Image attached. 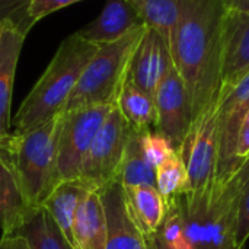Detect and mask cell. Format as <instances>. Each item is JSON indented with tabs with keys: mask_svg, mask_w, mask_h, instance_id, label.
Instances as JSON below:
<instances>
[{
	"mask_svg": "<svg viewBox=\"0 0 249 249\" xmlns=\"http://www.w3.org/2000/svg\"><path fill=\"white\" fill-rule=\"evenodd\" d=\"M226 12L225 0H179L169 48L193 121L217 105Z\"/></svg>",
	"mask_w": 249,
	"mask_h": 249,
	"instance_id": "1",
	"label": "cell"
},
{
	"mask_svg": "<svg viewBox=\"0 0 249 249\" xmlns=\"http://www.w3.org/2000/svg\"><path fill=\"white\" fill-rule=\"evenodd\" d=\"M242 165L231 175L216 177L201 191H184L166 200L165 219L152 236L155 248L239 249L236 226Z\"/></svg>",
	"mask_w": 249,
	"mask_h": 249,
	"instance_id": "2",
	"label": "cell"
},
{
	"mask_svg": "<svg viewBox=\"0 0 249 249\" xmlns=\"http://www.w3.org/2000/svg\"><path fill=\"white\" fill-rule=\"evenodd\" d=\"M99 45L85 41L77 32L67 36L58 47L51 63L20 104L12 120L15 133H26L57 117L83 70Z\"/></svg>",
	"mask_w": 249,
	"mask_h": 249,
	"instance_id": "3",
	"label": "cell"
},
{
	"mask_svg": "<svg viewBox=\"0 0 249 249\" xmlns=\"http://www.w3.org/2000/svg\"><path fill=\"white\" fill-rule=\"evenodd\" d=\"M60 114L26 133L0 139V158L10 169L26 207L42 206L61 182L57 169Z\"/></svg>",
	"mask_w": 249,
	"mask_h": 249,
	"instance_id": "4",
	"label": "cell"
},
{
	"mask_svg": "<svg viewBox=\"0 0 249 249\" xmlns=\"http://www.w3.org/2000/svg\"><path fill=\"white\" fill-rule=\"evenodd\" d=\"M144 29L146 25L115 42L99 45L61 112L95 105H115Z\"/></svg>",
	"mask_w": 249,
	"mask_h": 249,
	"instance_id": "5",
	"label": "cell"
},
{
	"mask_svg": "<svg viewBox=\"0 0 249 249\" xmlns=\"http://www.w3.org/2000/svg\"><path fill=\"white\" fill-rule=\"evenodd\" d=\"M114 105H95L60 112L57 169L60 181L79 179L85 158Z\"/></svg>",
	"mask_w": 249,
	"mask_h": 249,
	"instance_id": "6",
	"label": "cell"
},
{
	"mask_svg": "<svg viewBox=\"0 0 249 249\" xmlns=\"http://www.w3.org/2000/svg\"><path fill=\"white\" fill-rule=\"evenodd\" d=\"M130 130L118 107L114 105L85 158L79 179L86 187L101 190L118 181Z\"/></svg>",
	"mask_w": 249,
	"mask_h": 249,
	"instance_id": "7",
	"label": "cell"
},
{
	"mask_svg": "<svg viewBox=\"0 0 249 249\" xmlns=\"http://www.w3.org/2000/svg\"><path fill=\"white\" fill-rule=\"evenodd\" d=\"M177 152L181 155L188 172L187 191H201L214 181L219 165L216 107L193 121L181 147Z\"/></svg>",
	"mask_w": 249,
	"mask_h": 249,
	"instance_id": "8",
	"label": "cell"
},
{
	"mask_svg": "<svg viewBox=\"0 0 249 249\" xmlns=\"http://www.w3.org/2000/svg\"><path fill=\"white\" fill-rule=\"evenodd\" d=\"M249 109V74L232 90L219 96L216 118L219 128V165L216 177H226L241 168L236 144L244 118Z\"/></svg>",
	"mask_w": 249,
	"mask_h": 249,
	"instance_id": "9",
	"label": "cell"
},
{
	"mask_svg": "<svg viewBox=\"0 0 249 249\" xmlns=\"http://www.w3.org/2000/svg\"><path fill=\"white\" fill-rule=\"evenodd\" d=\"M156 130L166 136L178 150L191 127V111L184 82L172 66L155 93Z\"/></svg>",
	"mask_w": 249,
	"mask_h": 249,
	"instance_id": "10",
	"label": "cell"
},
{
	"mask_svg": "<svg viewBox=\"0 0 249 249\" xmlns=\"http://www.w3.org/2000/svg\"><path fill=\"white\" fill-rule=\"evenodd\" d=\"M172 66L169 42L160 32L146 26L134 50L127 80L155 96L158 86Z\"/></svg>",
	"mask_w": 249,
	"mask_h": 249,
	"instance_id": "11",
	"label": "cell"
},
{
	"mask_svg": "<svg viewBox=\"0 0 249 249\" xmlns=\"http://www.w3.org/2000/svg\"><path fill=\"white\" fill-rule=\"evenodd\" d=\"M249 74V15L228 7L223 28L219 96L232 90Z\"/></svg>",
	"mask_w": 249,
	"mask_h": 249,
	"instance_id": "12",
	"label": "cell"
},
{
	"mask_svg": "<svg viewBox=\"0 0 249 249\" xmlns=\"http://www.w3.org/2000/svg\"><path fill=\"white\" fill-rule=\"evenodd\" d=\"M104 203L107 216V244L105 249H143L146 236L134 222L124 187L114 181L98 190Z\"/></svg>",
	"mask_w": 249,
	"mask_h": 249,
	"instance_id": "13",
	"label": "cell"
},
{
	"mask_svg": "<svg viewBox=\"0 0 249 249\" xmlns=\"http://www.w3.org/2000/svg\"><path fill=\"white\" fill-rule=\"evenodd\" d=\"M144 25L142 16L127 0H107L99 16L77 34L88 42L104 45L115 42Z\"/></svg>",
	"mask_w": 249,
	"mask_h": 249,
	"instance_id": "14",
	"label": "cell"
},
{
	"mask_svg": "<svg viewBox=\"0 0 249 249\" xmlns=\"http://www.w3.org/2000/svg\"><path fill=\"white\" fill-rule=\"evenodd\" d=\"M0 34V139L10 134V109L16 67L26 34L12 25H1Z\"/></svg>",
	"mask_w": 249,
	"mask_h": 249,
	"instance_id": "15",
	"label": "cell"
},
{
	"mask_svg": "<svg viewBox=\"0 0 249 249\" xmlns=\"http://www.w3.org/2000/svg\"><path fill=\"white\" fill-rule=\"evenodd\" d=\"M73 239L76 249H105L107 216L98 190H89L82 200L73 223Z\"/></svg>",
	"mask_w": 249,
	"mask_h": 249,
	"instance_id": "16",
	"label": "cell"
},
{
	"mask_svg": "<svg viewBox=\"0 0 249 249\" xmlns=\"http://www.w3.org/2000/svg\"><path fill=\"white\" fill-rule=\"evenodd\" d=\"M15 236H20L29 249H74L42 206L26 209Z\"/></svg>",
	"mask_w": 249,
	"mask_h": 249,
	"instance_id": "17",
	"label": "cell"
},
{
	"mask_svg": "<svg viewBox=\"0 0 249 249\" xmlns=\"http://www.w3.org/2000/svg\"><path fill=\"white\" fill-rule=\"evenodd\" d=\"M130 213L144 236H153L166 214V203L153 185L124 188Z\"/></svg>",
	"mask_w": 249,
	"mask_h": 249,
	"instance_id": "18",
	"label": "cell"
},
{
	"mask_svg": "<svg viewBox=\"0 0 249 249\" xmlns=\"http://www.w3.org/2000/svg\"><path fill=\"white\" fill-rule=\"evenodd\" d=\"M89 190L90 188L86 187L80 179L61 181L42 203V207L54 217V220L61 228L63 233L73 247V223L76 212Z\"/></svg>",
	"mask_w": 249,
	"mask_h": 249,
	"instance_id": "19",
	"label": "cell"
},
{
	"mask_svg": "<svg viewBox=\"0 0 249 249\" xmlns=\"http://www.w3.org/2000/svg\"><path fill=\"white\" fill-rule=\"evenodd\" d=\"M115 105L133 130L146 131L156 127L155 96L139 89L128 80L123 85Z\"/></svg>",
	"mask_w": 249,
	"mask_h": 249,
	"instance_id": "20",
	"label": "cell"
},
{
	"mask_svg": "<svg viewBox=\"0 0 249 249\" xmlns=\"http://www.w3.org/2000/svg\"><path fill=\"white\" fill-rule=\"evenodd\" d=\"M19 187L0 158V238H13L26 212Z\"/></svg>",
	"mask_w": 249,
	"mask_h": 249,
	"instance_id": "21",
	"label": "cell"
},
{
	"mask_svg": "<svg viewBox=\"0 0 249 249\" xmlns=\"http://www.w3.org/2000/svg\"><path fill=\"white\" fill-rule=\"evenodd\" d=\"M140 137L142 131L133 128L130 130V137L118 174V181L124 188H131L137 185L156 187V168H153L144 158Z\"/></svg>",
	"mask_w": 249,
	"mask_h": 249,
	"instance_id": "22",
	"label": "cell"
},
{
	"mask_svg": "<svg viewBox=\"0 0 249 249\" xmlns=\"http://www.w3.org/2000/svg\"><path fill=\"white\" fill-rule=\"evenodd\" d=\"M142 16L146 26L160 32L169 42L177 23L179 0H127Z\"/></svg>",
	"mask_w": 249,
	"mask_h": 249,
	"instance_id": "23",
	"label": "cell"
},
{
	"mask_svg": "<svg viewBox=\"0 0 249 249\" xmlns=\"http://www.w3.org/2000/svg\"><path fill=\"white\" fill-rule=\"evenodd\" d=\"M156 188L165 201L188 190V172L178 152L156 168Z\"/></svg>",
	"mask_w": 249,
	"mask_h": 249,
	"instance_id": "24",
	"label": "cell"
},
{
	"mask_svg": "<svg viewBox=\"0 0 249 249\" xmlns=\"http://www.w3.org/2000/svg\"><path fill=\"white\" fill-rule=\"evenodd\" d=\"M140 144L144 158L153 168H158L177 152L171 140L162 133H159L156 128L142 131Z\"/></svg>",
	"mask_w": 249,
	"mask_h": 249,
	"instance_id": "25",
	"label": "cell"
},
{
	"mask_svg": "<svg viewBox=\"0 0 249 249\" xmlns=\"http://www.w3.org/2000/svg\"><path fill=\"white\" fill-rule=\"evenodd\" d=\"M29 4L31 0H0V25H12L28 34L34 26L28 15Z\"/></svg>",
	"mask_w": 249,
	"mask_h": 249,
	"instance_id": "26",
	"label": "cell"
},
{
	"mask_svg": "<svg viewBox=\"0 0 249 249\" xmlns=\"http://www.w3.org/2000/svg\"><path fill=\"white\" fill-rule=\"evenodd\" d=\"M244 178L241 185V197L238 206V226H236V244L244 249L249 239V158L242 165Z\"/></svg>",
	"mask_w": 249,
	"mask_h": 249,
	"instance_id": "27",
	"label": "cell"
},
{
	"mask_svg": "<svg viewBox=\"0 0 249 249\" xmlns=\"http://www.w3.org/2000/svg\"><path fill=\"white\" fill-rule=\"evenodd\" d=\"M77 1H83V0H31L28 15H29L31 22L35 25L38 20L48 16L50 13H54V12H57L66 6H70L73 3H77Z\"/></svg>",
	"mask_w": 249,
	"mask_h": 249,
	"instance_id": "28",
	"label": "cell"
},
{
	"mask_svg": "<svg viewBox=\"0 0 249 249\" xmlns=\"http://www.w3.org/2000/svg\"><path fill=\"white\" fill-rule=\"evenodd\" d=\"M0 249H29L26 242L20 236L0 238Z\"/></svg>",
	"mask_w": 249,
	"mask_h": 249,
	"instance_id": "29",
	"label": "cell"
},
{
	"mask_svg": "<svg viewBox=\"0 0 249 249\" xmlns=\"http://www.w3.org/2000/svg\"><path fill=\"white\" fill-rule=\"evenodd\" d=\"M225 3L232 10H238L249 15V0H225Z\"/></svg>",
	"mask_w": 249,
	"mask_h": 249,
	"instance_id": "30",
	"label": "cell"
},
{
	"mask_svg": "<svg viewBox=\"0 0 249 249\" xmlns=\"http://www.w3.org/2000/svg\"><path fill=\"white\" fill-rule=\"evenodd\" d=\"M143 249H156L155 248V244H153V239L152 236H146V245Z\"/></svg>",
	"mask_w": 249,
	"mask_h": 249,
	"instance_id": "31",
	"label": "cell"
},
{
	"mask_svg": "<svg viewBox=\"0 0 249 249\" xmlns=\"http://www.w3.org/2000/svg\"><path fill=\"white\" fill-rule=\"evenodd\" d=\"M1 28H3V26H1V25H0V34H1Z\"/></svg>",
	"mask_w": 249,
	"mask_h": 249,
	"instance_id": "32",
	"label": "cell"
}]
</instances>
